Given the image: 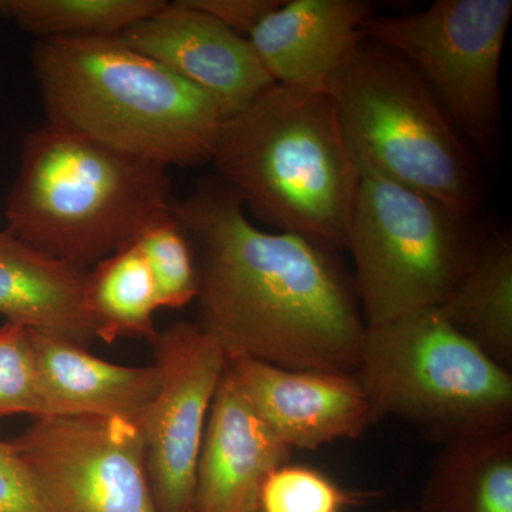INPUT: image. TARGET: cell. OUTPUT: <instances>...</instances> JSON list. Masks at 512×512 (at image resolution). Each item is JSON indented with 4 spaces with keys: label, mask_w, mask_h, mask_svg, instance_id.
I'll return each mask as SVG.
<instances>
[{
    "label": "cell",
    "mask_w": 512,
    "mask_h": 512,
    "mask_svg": "<svg viewBox=\"0 0 512 512\" xmlns=\"http://www.w3.org/2000/svg\"><path fill=\"white\" fill-rule=\"evenodd\" d=\"M173 211L197 259L198 325L227 359L356 372L366 320L353 282L328 249L256 228L238 195L218 177L173 201Z\"/></svg>",
    "instance_id": "1"
},
{
    "label": "cell",
    "mask_w": 512,
    "mask_h": 512,
    "mask_svg": "<svg viewBox=\"0 0 512 512\" xmlns=\"http://www.w3.org/2000/svg\"><path fill=\"white\" fill-rule=\"evenodd\" d=\"M32 69L47 123L167 168L211 163L220 104L119 36L36 40Z\"/></svg>",
    "instance_id": "2"
},
{
    "label": "cell",
    "mask_w": 512,
    "mask_h": 512,
    "mask_svg": "<svg viewBox=\"0 0 512 512\" xmlns=\"http://www.w3.org/2000/svg\"><path fill=\"white\" fill-rule=\"evenodd\" d=\"M211 163L262 220L346 249L360 174L328 92L269 87L224 121Z\"/></svg>",
    "instance_id": "3"
},
{
    "label": "cell",
    "mask_w": 512,
    "mask_h": 512,
    "mask_svg": "<svg viewBox=\"0 0 512 512\" xmlns=\"http://www.w3.org/2000/svg\"><path fill=\"white\" fill-rule=\"evenodd\" d=\"M171 205L164 165L46 123L23 140L5 229L37 251L87 271L133 244Z\"/></svg>",
    "instance_id": "4"
},
{
    "label": "cell",
    "mask_w": 512,
    "mask_h": 512,
    "mask_svg": "<svg viewBox=\"0 0 512 512\" xmlns=\"http://www.w3.org/2000/svg\"><path fill=\"white\" fill-rule=\"evenodd\" d=\"M326 92L359 174L419 191L473 218L481 178L470 144L402 56L365 36Z\"/></svg>",
    "instance_id": "5"
},
{
    "label": "cell",
    "mask_w": 512,
    "mask_h": 512,
    "mask_svg": "<svg viewBox=\"0 0 512 512\" xmlns=\"http://www.w3.org/2000/svg\"><path fill=\"white\" fill-rule=\"evenodd\" d=\"M355 376L376 421L400 417L444 443L511 430L512 373L440 308L367 326Z\"/></svg>",
    "instance_id": "6"
},
{
    "label": "cell",
    "mask_w": 512,
    "mask_h": 512,
    "mask_svg": "<svg viewBox=\"0 0 512 512\" xmlns=\"http://www.w3.org/2000/svg\"><path fill=\"white\" fill-rule=\"evenodd\" d=\"M471 222L429 195L360 173L346 249L366 325L440 308L483 242Z\"/></svg>",
    "instance_id": "7"
},
{
    "label": "cell",
    "mask_w": 512,
    "mask_h": 512,
    "mask_svg": "<svg viewBox=\"0 0 512 512\" xmlns=\"http://www.w3.org/2000/svg\"><path fill=\"white\" fill-rule=\"evenodd\" d=\"M511 16V0H437L410 15L369 16L363 32L402 56L470 147L494 158L501 56Z\"/></svg>",
    "instance_id": "8"
},
{
    "label": "cell",
    "mask_w": 512,
    "mask_h": 512,
    "mask_svg": "<svg viewBox=\"0 0 512 512\" xmlns=\"http://www.w3.org/2000/svg\"><path fill=\"white\" fill-rule=\"evenodd\" d=\"M12 444L49 512H158L137 423L90 414L37 417Z\"/></svg>",
    "instance_id": "9"
},
{
    "label": "cell",
    "mask_w": 512,
    "mask_h": 512,
    "mask_svg": "<svg viewBox=\"0 0 512 512\" xmlns=\"http://www.w3.org/2000/svg\"><path fill=\"white\" fill-rule=\"evenodd\" d=\"M161 386L138 421L158 512H194L195 471L212 400L227 367L220 343L178 322L153 342Z\"/></svg>",
    "instance_id": "10"
},
{
    "label": "cell",
    "mask_w": 512,
    "mask_h": 512,
    "mask_svg": "<svg viewBox=\"0 0 512 512\" xmlns=\"http://www.w3.org/2000/svg\"><path fill=\"white\" fill-rule=\"evenodd\" d=\"M119 37L131 49L210 94L227 119L275 84L248 39L185 0L165 3Z\"/></svg>",
    "instance_id": "11"
},
{
    "label": "cell",
    "mask_w": 512,
    "mask_h": 512,
    "mask_svg": "<svg viewBox=\"0 0 512 512\" xmlns=\"http://www.w3.org/2000/svg\"><path fill=\"white\" fill-rule=\"evenodd\" d=\"M227 370L255 413L291 450L357 439L376 423L355 373L282 369L248 357L227 359Z\"/></svg>",
    "instance_id": "12"
},
{
    "label": "cell",
    "mask_w": 512,
    "mask_h": 512,
    "mask_svg": "<svg viewBox=\"0 0 512 512\" xmlns=\"http://www.w3.org/2000/svg\"><path fill=\"white\" fill-rule=\"evenodd\" d=\"M291 456L225 367L195 471L194 512H258L265 478Z\"/></svg>",
    "instance_id": "13"
},
{
    "label": "cell",
    "mask_w": 512,
    "mask_h": 512,
    "mask_svg": "<svg viewBox=\"0 0 512 512\" xmlns=\"http://www.w3.org/2000/svg\"><path fill=\"white\" fill-rule=\"evenodd\" d=\"M372 15L365 0H291L266 16L248 42L275 84L326 92Z\"/></svg>",
    "instance_id": "14"
},
{
    "label": "cell",
    "mask_w": 512,
    "mask_h": 512,
    "mask_svg": "<svg viewBox=\"0 0 512 512\" xmlns=\"http://www.w3.org/2000/svg\"><path fill=\"white\" fill-rule=\"evenodd\" d=\"M45 416L90 414L138 423L161 386L157 366L114 365L86 348L30 329Z\"/></svg>",
    "instance_id": "15"
},
{
    "label": "cell",
    "mask_w": 512,
    "mask_h": 512,
    "mask_svg": "<svg viewBox=\"0 0 512 512\" xmlns=\"http://www.w3.org/2000/svg\"><path fill=\"white\" fill-rule=\"evenodd\" d=\"M86 278V269L0 231V315L8 322L89 348L96 336L84 305Z\"/></svg>",
    "instance_id": "16"
},
{
    "label": "cell",
    "mask_w": 512,
    "mask_h": 512,
    "mask_svg": "<svg viewBox=\"0 0 512 512\" xmlns=\"http://www.w3.org/2000/svg\"><path fill=\"white\" fill-rule=\"evenodd\" d=\"M421 512H512V430L444 443Z\"/></svg>",
    "instance_id": "17"
},
{
    "label": "cell",
    "mask_w": 512,
    "mask_h": 512,
    "mask_svg": "<svg viewBox=\"0 0 512 512\" xmlns=\"http://www.w3.org/2000/svg\"><path fill=\"white\" fill-rule=\"evenodd\" d=\"M448 322L497 365L512 372V241L483 239L466 274L441 303Z\"/></svg>",
    "instance_id": "18"
},
{
    "label": "cell",
    "mask_w": 512,
    "mask_h": 512,
    "mask_svg": "<svg viewBox=\"0 0 512 512\" xmlns=\"http://www.w3.org/2000/svg\"><path fill=\"white\" fill-rule=\"evenodd\" d=\"M84 305L94 336L106 343L140 339L153 343L158 336L154 313L156 289L143 255L134 244L87 271Z\"/></svg>",
    "instance_id": "19"
},
{
    "label": "cell",
    "mask_w": 512,
    "mask_h": 512,
    "mask_svg": "<svg viewBox=\"0 0 512 512\" xmlns=\"http://www.w3.org/2000/svg\"><path fill=\"white\" fill-rule=\"evenodd\" d=\"M165 0H0V18L43 39L116 37L154 15Z\"/></svg>",
    "instance_id": "20"
},
{
    "label": "cell",
    "mask_w": 512,
    "mask_h": 512,
    "mask_svg": "<svg viewBox=\"0 0 512 512\" xmlns=\"http://www.w3.org/2000/svg\"><path fill=\"white\" fill-rule=\"evenodd\" d=\"M133 244L150 271L158 308H184L197 298L200 288L197 259L173 205L148 222Z\"/></svg>",
    "instance_id": "21"
},
{
    "label": "cell",
    "mask_w": 512,
    "mask_h": 512,
    "mask_svg": "<svg viewBox=\"0 0 512 512\" xmlns=\"http://www.w3.org/2000/svg\"><path fill=\"white\" fill-rule=\"evenodd\" d=\"M356 497L326 474L286 463L265 478L258 512H343Z\"/></svg>",
    "instance_id": "22"
},
{
    "label": "cell",
    "mask_w": 512,
    "mask_h": 512,
    "mask_svg": "<svg viewBox=\"0 0 512 512\" xmlns=\"http://www.w3.org/2000/svg\"><path fill=\"white\" fill-rule=\"evenodd\" d=\"M13 414L45 416L29 328L0 325V419Z\"/></svg>",
    "instance_id": "23"
},
{
    "label": "cell",
    "mask_w": 512,
    "mask_h": 512,
    "mask_svg": "<svg viewBox=\"0 0 512 512\" xmlns=\"http://www.w3.org/2000/svg\"><path fill=\"white\" fill-rule=\"evenodd\" d=\"M0 512H49L12 441L0 440Z\"/></svg>",
    "instance_id": "24"
},
{
    "label": "cell",
    "mask_w": 512,
    "mask_h": 512,
    "mask_svg": "<svg viewBox=\"0 0 512 512\" xmlns=\"http://www.w3.org/2000/svg\"><path fill=\"white\" fill-rule=\"evenodd\" d=\"M232 32L248 39L259 23L282 5V0H185Z\"/></svg>",
    "instance_id": "25"
},
{
    "label": "cell",
    "mask_w": 512,
    "mask_h": 512,
    "mask_svg": "<svg viewBox=\"0 0 512 512\" xmlns=\"http://www.w3.org/2000/svg\"><path fill=\"white\" fill-rule=\"evenodd\" d=\"M387 512H421L420 510L419 511H414V510H409V508H404V510H390V511H387Z\"/></svg>",
    "instance_id": "26"
}]
</instances>
